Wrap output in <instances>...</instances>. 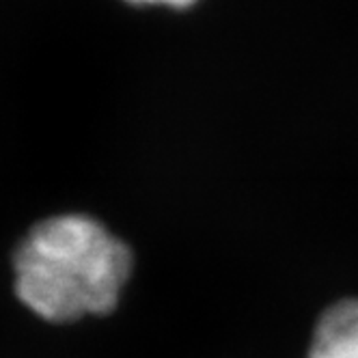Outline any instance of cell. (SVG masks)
<instances>
[{"instance_id": "1", "label": "cell", "mask_w": 358, "mask_h": 358, "mask_svg": "<svg viewBox=\"0 0 358 358\" xmlns=\"http://www.w3.org/2000/svg\"><path fill=\"white\" fill-rule=\"evenodd\" d=\"M132 270L130 246L106 224L87 214H59L20 240L13 289L37 317L69 324L115 311Z\"/></svg>"}, {"instance_id": "2", "label": "cell", "mask_w": 358, "mask_h": 358, "mask_svg": "<svg viewBox=\"0 0 358 358\" xmlns=\"http://www.w3.org/2000/svg\"><path fill=\"white\" fill-rule=\"evenodd\" d=\"M306 358H358V298L339 300L320 315Z\"/></svg>"}, {"instance_id": "3", "label": "cell", "mask_w": 358, "mask_h": 358, "mask_svg": "<svg viewBox=\"0 0 358 358\" xmlns=\"http://www.w3.org/2000/svg\"><path fill=\"white\" fill-rule=\"evenodd\" d=\"M136 7H169V9H190L199 0H125Z\"/></svg>"}]
</instances>
